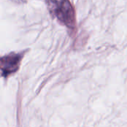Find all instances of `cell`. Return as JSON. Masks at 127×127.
<instances>
[{
  "instance_id": "6da1fadb",
  "label": "cell",
  "mask_w": 127,
  "mask_h": 127,
  "mask_svg": "<svg viewBox=\"0 0 127 127\" xmlns=\"http://www.w3.org/2000/svg\"><path fill=\"white\" fill-rule=\"evenodd\" d=\"M47 6L52 16L72 32H76V16L69 0H46Z\"/></svg>"
},
{
  "instance_id": "7a4b0ae2",
  "label": "cell",
  "mask_w": 127,
  "mask_h": 127,
  "mask_svg": "<svg viewBox=\"0 0 127 127\" xmlns=\"http://www.w3.org/2000/svg\"><path fill=\"white\" fill-rule=\"evenodd\" d=\"M21 60L20 54H12L0 59V69L3 74H10L15 71Z\"/></svg>"
}]
</instances>
